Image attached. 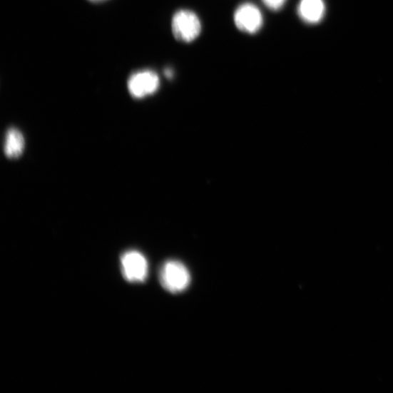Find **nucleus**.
Listing matches in <instances>:
<instances>
[{
	"instance_id": "obj_9",
	"label": "nucleus",
	"mask_w": 393,
	"mask_h": 393,
	"mask_svg": "<svg viewBox=\"0 0 393 393\" xmlns=\"http://www.w3.org/2000/svg\"><path fill=\"white\" fill-rule=\"evenodd\" d=\"M165 76L168 78H171L173 77V71L170 69V68H168L165 71Z\"/></svg>"
},
{
	"instance_id": "obj_5",
	"label": "nucleus",
	"mask_w": 393,
	"mask_h": 393,
	"mask_svg": "<svg viewBox=\"0 0 393 393\" xmlns=\"http://www.w3.org/2000/svg\"><path fill=\"white\" fill-rule=\"evenodd\" d=\"M123 277L131 282H144L148 275L149 265L146 257L137 251H128L121 257Z\"/></svg>"
},
{
	"instance_id": "obj_2",
	"label": "nucleus",
	"mask_w": 393,
	"mask_h": 393,
	"mask_svg": "<svg viewBox=\"0 0 393 393\" xmlns=\"http://www.w3.org/2000/svg\"><path fill=\"white\" fill-rule=\"evenodd\" d=\"M160 280L163 287L170 293H180L185 291L191 281L188 268L178 261H168L160 271Z\"/></svg>"
},
{
	"instance_id": "obj_6",
	"label": "nucleus",
	"mask_w": 393,
	"mask_h": 393,
	"mask_svg": "<svg viewBox=\"0 0 393 393\" xmlns=\"http://www.w3.org/2000/svg\"><path fill=\"white\" fill-rule=\"evenodd\" d=\"M297 12L304 22L308 24H316L325 16V3L324 0H300Z\"/></svg>"
},
{
	"instance_id": "obj_3",
	"label": "nucleus",
	"mask_w": 393,
	"mask_h": 393,
	"mask_svg": "<svg viewBox=\"0 0 393 393\" xmlns=\"http://www.w3.org/2000/svg\"><path fill=\"white\" fill-rule=\"evenodd\" d=\"M234 22L240 31L254 34L263 26L264 18L260 9L252 3L240 5L234 14Z\"/></svg>"
},
{
	"instance_id": "obj_8",
	"label": "nucleus",
	"mask_w": 393,
	"mask_h": 393,
	"mask_svg": "<svg viewBox=\"0 0 393 393\" xmlns=\"http://www.w3.org/2000/svg\"><path fill=\"white\" fill-rule=\"evenodd\" d=\"M262 1L270 10L277 11L283 8L287 0H262Z\"/></svg>"
},
{
	"instance_id": "obj_4",
	"label": "nucleus",
	"mask_w": 393,
	"mask_h": 393,
	"mask_svg": "<svg viewBox=\"0 0 393 393\" xmlns=\"http://www.w3.org/2000/svg\"><path fill=\"white\" fill-rule=\"evenodd\" d=\"M160 86V78L155 71L141 70L133 73L128 80V88L131 95L142 98L154 94Z\"/></svg>"
},
{
	"instance_id": "obj_7",
	"label": "nucleus",
	"mask_w": 393,
	"mask_h": 393,
	"mask_svg": "<svg viewBox=\"0 0 393 393\" xmlns=\"http://www.w3.org/2000/svg\"><path fill=\"white\" fill-rule=\"evenodd\" d=\"M25 141L23 134L16 128H10L6 133L4 143V152L11 159L19 158L24 153Z\"/></svg>"
},
{
	"instance_id": "obj_10",
	"label": "nucleus",
	"mask_w": 393,
	"mask_h": 393,
	"mask_svg": "<svg viewBox=\"0 0 393 393\" xmlns=\"http://www.w3.org/2000/svg\"><path fill=\"white\" fill-rule=\"evenodd\" d=\"M91 1H93V2H100V1H103V0H91Z\"/></svg>"
},
{
	"instance_id": "obj_1",
	"label": "nucleus",
	"mask_w": 393,
	"mask_h": 393,
	"mask_svg": "<svg viewBox=\"0 0 393 393\" xmlns=\"http://www.w3.org/2000/svg\"><path fill=\"white\" fill-rule=\"evenodd\" d=\"M171 29L175 40L190 44L198 39L202 31V24L199 17L193 11L180 10L173 16Z\"/></svg>"
}]
</instances>
